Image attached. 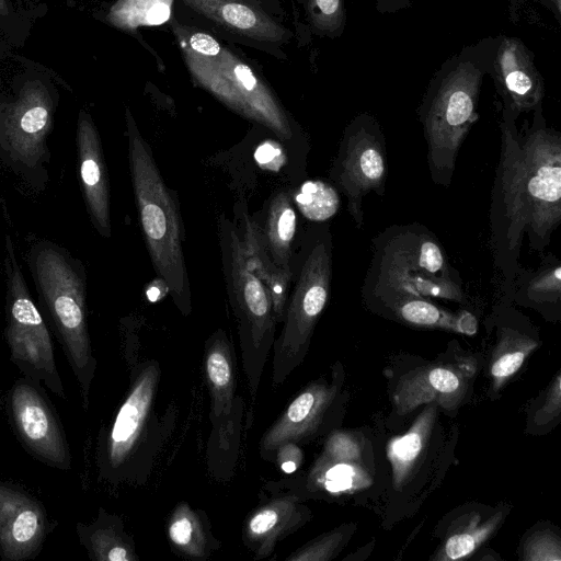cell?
<instances>
[{
  "mask_svg": "<svg viewBox=\"0 0 561 561\" xmlns=\"http://www.w3.org/2000/svg\"><path fill=\"white\" fill-rule=\"evenodd\" d=\"M501 150L490 204V245L502 289L511 297L520 271L524 238L542 252L561 221V135L537 108L534 123L519 133L503 111Z\"/></svg>",
  "mask_w": 561,
  "mask_h": 561,
  "instance_id": "1",
  "label": "cell"
},
{
  "mask_svg": "<svg viewBox=\"0 0 561 561\" xmlns=\"http://www.w3.org/2000/svg\"><path fill=\"white\" fill-rule=\"evenodd\" d=\"M360 293L376 307L402 298L466 301L463 280L443 244L419 222L389 226L373 239Z\"/></svg>",
  "mask_w": 561,
  "mask_h": 561,
  "instance_id": "2",
  "label": "cell"
},
{
  "mask_svg": "<svg viewBox=\"0 0 561 561\" xmlns=\"http://www.w3.org/2000/svg\"><path fill=\"white\" fill-rule=\"evenodd\" d=\"M38 306L62 346L89 407L96 359L88 329V277L83 263L69 250L47 239L32 242L25 257Z\"/></svg>",
  "mask_w": 561,
  "mask_h": 561,
  "instance_id": "3",
  "label": "cell"
},
{
  "mask_svg": "<svg viewBox=\"0 0 561 561\" xmlns=\"http://www.w3.org/2000/svg\"><path fill=\"white\" fill-rule=\"evenodd\" d=\"M125 122L129 172L145 243L153 268L165 282L176 308L188 316L192 310L191 288L179 205L128 107Z\"/></svg>",
  "mask_w": 561,
  "mask_h": 561,
  "instance_id": "4",
  "label": "cell"
},
{
  "mask_svg": "<svg viewBox=\"0 0 561 561\" xmlns=\"http://www.w3.org/2000/svg\"><path fill=\"white\" fill-rule=\"evenodd\" d=\"M50 76L28 67L0 91V168L33 190L49 182L48 137L59 104Z\"/></svg>",
  "mask_w": 561,
  "mask_h": 561,
  "instance_id": "5",
  "label": "cell"
},
{
  "mask_svg": "<svg viewBox=\"0 0 561 561\" xmlns=\"http://www.w3.org/2000/svg\"><path fill=\"white\" fill-rule=\"evenodd\" d=\"M217 231L226 288L238 329L242 367L254 403L262 373L273 348L277 322L270 293L249 268L233 221L220 215Z\"/></svg>",
  "mask_w": 561,
  "mask_h": 561,
  "instance_id": "6",
  "label": "cell"
},
{
  "mask_svg": "<svg viewBox=\"0 0 561 561\" xmlns=\"http://www.w3.org/2000/svg\"><path fill=\"white\" fill-rule=\"evenodd\" d=\"M481 78L471 62L458 64L420 111L428 171L436 185L448 187L453 181L459 149L478 119Z\"/></svg>",
  "mask_w": 561,
  "mask_h": 561,
  "instance_id": "7",
  "label": "cell"
},
{
  "mask_svg": "<svg viewBox=\"0 0 561 561\" xmlns=\"http://www.w3.org/2000/svg\"><path fill=\"white\" fill-rule=\"evenodd\" d=\"M180 49L198 87L239 115L268 128L279 139H293V127L285 110L249 62L224 45L209 56Z\"/></svg>",
  "mask_w": 561,
  "mask_h": 561,
  "instance_id": "8",
  "label": "cell"
},
{
  "mask_svg": "<svg viewBox=\"0 0 561 561\" xmlns=\"http://www.w3.org/2000/svg\"><path fill=\"white\" fill-rule=\"evenodd\" d=\"M332 236L321 227L301 265L288 299L283 329L273 344L272 385L280 386L302 362L331 291L333 271Z\"/></svg>",
  "mask_w": 561,
  "mask_h": 561,
  "instance_id": "9",
  "label": "cell"
},
{
  "mask_svg": "<svg viewBox=\"0 0 561 561\" xmlns=\"http://www.w3.org/2000/svg\"><path fill=\"white\" fill-rule=\"evenodd\" d=\"M5 337L10 359L21 373L59 398H66L57 370L51 335L35 305L19 262L12 237L4 236Z\"/></svg>",
  "mask_w": 561,
  "mask_h": 561,
  "instance_id": "10",
  "label": "cell"
},
{
  "mask_svg": "<svg viewBox=\"0 0 561 561\" xmlns=\"http://www.w3.org/2000/svg\"><path fill=\"white\" fill-rule=\"evenodd\" d=\"M330 179L346 197V207L357 229L364 225V197L386 193L388 159L385 135L377 121L366 114L355 117L344 129Z\"/></svg>",
  "mask_w": 561,
  "mask_h": 561,
  "instance_id": "11",
  "label": "cell"
},
{
  "mask_svg": "<svg viewBox=\"0 0 561 561\" xmlns=\"http://www.w3.org/2000/svg\"><path fill=\"white\" fill-rule=\"evenodd\" d=\"M159 379L157 362L144 363L135 369L125 400L99 438L96 459L104 479L117 482L129 477L148 430Z\"/></svg>",
  "mask_w": 561,
  "mask_h": 561,
  "instance_id": "12",
  "label": "cell"
},
{
  "mask_svg": "<svg viewBox=\"0 0 561 561\" xmlns=\"http://www.w3.org/2000/svg\"><path fill=\"white\" fill-rule=\"evenodd\" d=\"M13 427L24 447L39 461L58 469L71 467L65 432L42 385L22 377L9 393Z\"/></svg>",
  "mask_w": 561,
  "mask_h": 561,
  "instance_id": "13",
  "label": "cell"
},
{
  "mask_svg": "<svg viewBox=\"0 0 561 561\" xmlns=\"http://www.w3.org/2000/svg\"><path fill=\"white\" fill-rule=\"evenodd\" d=\"M219 33L233 41L286 59L284 46L294 33L256 0H182Z\"/></svg>",
  "mask_w": 561,
  "mask_h": 561,
  "instance_id": "14",
  "label": "cell"
},
{
  "mask_svg": "<svg viewBox=\"0 0 561 561\" xmlns=\"http://www.w3.org/2000/svg\"><path fill=\"white\" fill-rule=\"evenodd\" d=\"M48 529L42 504L16 486L0 481V558L9 561L34 558Z\"/></svg>",
  "mask_w": 561,
  "mask_h": 561,
  "instance_id": "15",
  "label": "cell"
},
{
  "mask_svg": "<svg viewBox=\"0 0 561 561\" xmlns=\"http://www.w3.org/2000/svg\"><path fill=\"white\" fill-rule=\"evenodd\" d=\"M76 148L79 182L89 218L95 231L107 239L112 236L108 174L99 130L85 110L78 115Z\"/></svg>",
  "mask_w": 561,
  "mask_h": 561,
  "instance_id": "16",
  "label": "cell"
},
{
  "mask_svg": "<svg viewBox=\"0 0 561 561\" xmlns=\"http://www.w3.org/2000/svg\"><path fill=\"white\" fill-rule=\"evenodd\" d=\"M336 387L323 381L308 385L266 430L260 443L261 456L272 460L275 450L286 444H299L311 437L333 402Z\"/></svg>",
  "mask_w": 561,
  "mask_h": 561,
  "instance_id": "17",
  "label": "cell"
},
{
  "mask_svg": "<svg viewBox=\"0 0 561 561\" xmlns=\"http://www.w3.org/2000/svg\"><path fill=\"white\" fill-rule=\"evenodd\" d=\"M495 79L504 108L513 118L540 107L543 82L525 46L515 38H504L494 62Z\"/></svg>",
  "mask_w": 561,
  "mask_h": 561,
  "instance_id": "18",
  "label": "cell"
},
{
  "mask_svg": "<svg viewBox=\"0 0 561 561\" xmlns=\"http://www.w3.org/2000/svg\"><path fill=\"white\" fill-rule=\"evenodd\" d=\"M234 226L240 236L245 261L251 272L267 288L276 322H283L293 278L273 262L262 228L254 221L243 198L233 206Z\"/></svg>",
  "mask_w": 561,
  "mask_h": 561,
  "instance_id": "19",
  "label": "cell"
},
{
  "mask_svg": "<svg viewBox=\"0 0 561 561\" xmlns=\"http://www.w3.org/2000/svg\"><path fill=\"white\" fill-rule=\"evenodd\" d=\"M308 519L306 507L294 494L274 497L256 507L245 519L242 539L254 559H264L278 541L300 528Z\"/></svg>",
  "mask_w": 561,
  "mask_h": 561,
  "instance_id": "20",
  "label": "cell"
},
{
  "mask_svg": "<svg viewBox=\"0 0 561 561\" xmlns=\"http://www.w3.org/2000/svg\"><path fill=\"white\" fill-rule=\"evenodd\" d=\"M466 389V378L458 369L445 366L422 367L401 377L393 400L400 414L431 402L453 409L460 402Z\"/></svg>",
  "mask_w": 561,
  "mask_h": 561,
  "instance_id": "21",
  "label": "cell"
},
{
  "mask_svg": "<svg viewBox=\"0 0 561 561\" xmlns=\"http://www.w3.org/2000/svg\"><path fill=\"white\" fill-rule=\"evenodd\" d=\"M359 459L360 449L355 439L335 433L327 442L324 453L316 462L310 478L330 493L365 488L370 480Z\"/></svg>",
  "mask_w": 561,
  "mask_h": 561,
  "instance_id": "22",
  "label": "cell"
},
{
  "mask_svg": "<svg viewBox=\"0 0 561 561\" xmlns=\"http://www.w3.org/2000/svg\"><path fill=\"white\" fill-rule=\"evenodd\" d=\"M236 356L226 332L218 329L205 343L204 370L210 394V420L228 415L236 398Z\"/></svg>",
  "mask_w": 561,
  "mask_h": 561,
  "instance_id": "23",
  "label": "cell"
},
{
  "mask_svg": "<svg viewBox=\"0 0 561 561\" xmlns=\"http://www.w3.org/2000/svg\"><path fill=\"white\" fill-rule=\"evenodd\" d=\"M79 540L89 556L98 561H134L137 560L135 547L123 529L118 517L110 515L102 508L98 518L89 524L77 525Z\"/></svg>",
  "mask_w": 561,
  "mask_h": 561,
  "instance_id": "24",
  "label": "cell"
},
{
  "mask_svg": "<svg viewBox=\"0 0 561 561\" xmlns=\"http://www.w3.org/2000/svg\"><path fill=\"white\" fill-rule=\"evenodd\" d=\"M378 308L388 310L405 323L422 328H438L473 335L478 329L476 317L468 310L451 312L433 300L402 298Z\"/></svg>",
  "mask_w": 561,
  "mask_h": 561,
  "instance_id": "25",
  "label": "cell"
},
{
  "mask_svg": "<svg viewBox=\"0 0 561 561\" xmlns=\"http://www.w3.org/2000/svg\"><path fill=\"white\" fill-rule=\"evenodd\" d=\"M175 0H116L102 15V20L129 35L135 36L139 43L154 54L139 36V28L161 26L168 23L173 15Z\"/></svg>",
  "mask_w": 561,
  "mask_h": 561,
  "instance_id": "26",
  "label": "cell"
},
{
  "mask_svg": "<svg viewBox=\"0 0 561 561\" xmlns=\"http://www.w3.org/2000/svg\"><path fill=\"white\" fill-rule=\"evenodd\" d=\"M437 405L436 402H431L405 434L389 442L387 456L392 467L394 488L400 489L404 484L424 449L433 428Z\"/></svg>",
  "mask_w": 561,
  "mask_h": 561,
  "instance_id": "27",
  "label": "cell"
},
{
  "mask_svg": "<svg viewBox=\"0 0 561 561\" xmlns=\"http://www.w3.org/2000/svg\"><path fill=\"white\" fill-rule=\"evenodd\" d=\"M262 230L273 262L293 276L290 260L296 232V213L287 192H278L271 199L265 228Z\"/></svg>",
  "mask_w": 561,
  "mask_h": 561,
  "instance_id": "28",
  "label": "cell"
},
{
  "mask_svg": "<svg viewBox=\"0 0 561 561\" xmlns=\"http://www.w3.org/2000/svg\"><path fill=\"white\" fill-rule=\"evenodd\" d=\"M199 511L180 503L170 516L168 536L182 554L192 559H206L215 549V539Z\"/></svg>",
  "mask_w": 561,
  "mask_h": 561,
  "instance_id": "29",
  "label": "cell"
},
{
  "mask_svg": "<svg viewBox=\"0 0 561 561\" xmlns=\"http://www.w3.org/2000/svg\"><path fill=\"white\" fill-rule=\"evenodd\" d=\"M512 297L534 305H557L561 302V263L552 253L540 266L528 272L520 268L514 284Z\"/></svg>",
  "mask_w": 561,
  "mask_h": 561,
  "instance_id": "30",
  "label": "cell"
},
{
  "mask_svg": "<svg viewBox=\"0 0 561 561\" xmlns=\"http://www.w3.org/2000/svg\"><path fill=\"white\" fill-rule=\"evenodd\" d=\"M538 346L530 336L512 328H502L494 347L490 373L499 389L522 367L526 357Z\"/></svg>",
  "mask_w": 561,
  "mask_h": 561,
  "instance_id": "31",
  "label": "cell"
},
{
  "mask_svg": "<svg viewBox=\"0 0 561 561\" xmlns=\"http://www.w3.org/2000/svg\"><path fill=\"white\" fill-rule=\"evenodd\" d=\"M293 198L301 215L313 222H325L341 207L340 192L323 180L306 181Z\"/></svg>",
  "mask_w": 561,
  "mask_h": 561,
  "instance_id": "32",
  "label": "cell"
},
{
  "mask_svg": "<svg viewBox=\"0 0 561 561\" xmlns=\"http://www.w3.org/2000/svg\"><path fill=\"white\" fill-rule=\"evenodd\" d=\"M41 9L34 0H0V33L10 45H22Z\"/></svg>",
  "mask_w": 561,
  "mask_h": 561,
  "instance_id": "33",
  "label": "cell"
},
{
  "mask_svg": "<svg viewBox=\"0 0 561 561\" xmlns=\"http://www.w3.org/2000/svg\"><path fill=\"white\" fill-rule=\"evenodd\" d=\"M501 519L502 513H497L481 525L477 520H472L463 531L455 534L446 540L437 559L460 560L468 557L491 536Z\"/></svg>",
  "mask_w": 561,
  "mask_h": 561,
  "instance_id": "34",
  "label": "cell"
},
{
  "mask_svg": "<svg viewBox=\"0 0 561 561\" xmlns=\"http://www.w3.org/2000/svg\"><path fill=\"white\" fill-rule=\"evenodd\" d=\"M299 3L304 19L309 26L319 34H335L344 21L342 0H290Z\"/></svg>",
  "mask_w": 561,
  "mask_h": 561,
  "instance_id": "35",
  "label": "cell"
},
{
  "mask_svg": "<svg viewBox=\"0 0 561 561\" xmlns=\"http://www.w3.org/2000/svg\"><path fill=\"white\" fill-rule=\"evenodd\" d=\"M342 533L333 531L308 545L301 547L291 553L286 560L288 561H327L333 557V553L337 549L341 540Z\"/></svg>",
  "mask_w": 561,
  "mask_h": 561,
  "instance_id": "36",
  "label": "cell"
},
{
  "mask_svg": "<svg viewBox=\"0 0 561 561\" xmlns=\"http://www.w3.org/2000/svg\"><path fill=\"white\" fill-rule=\"evenodd\" d=\"M527 560H560V545L553 536L534 537L525 548Z\"/></svg>",
  "mask_w": 561,
  "mask_h": 561,
  "instance_id": "37",
  "label": "cell"
},
{
  "mask_svg": "<svg viewBox=\"0 0 561 561\" xmlns=\"http://www.w3.org/2000/svg\"><path fill=\"white\" fill-rule=\"evenodd\" d=\"M273 458L285 473H293L298 469L304 457L297 444L286 443L275 450Z\"/></svg>",
  "mask_w": 561,
  "mask_h": 561,
  "instance_id": "38",
  "label": "cell"
},
{
  "mask_svg": "<svg viewBox=\"0 0 561 561\" xmlns=\"http://www.w3.org/2000/svg\"><path fill=\"white\" fill-rule=\"evenodd\" d=\"M256 161L263 169L277 171L285 162V154L280 146L274 141L262 144L255 153Z\"/></svg>",
  "mask_w": 561,
  "mask_h": 561,
  "instance_id": "39",
  "label": "cell"
},
{
  "mask_svg": "<svg viewBox=\"0 0 561 561\" xmlns=\"http://www.w3.org/2000/svg\"><path fill=\"white\" fill-rule=\"evenodd\" d=\"M560 375L556 377V380L550 388L548 397L546 398V403L542 405L538 413L536 414V422L539 424L547 423L553 416L558 415L560 412L561 404V392H560Z\"/></svg>",
  "mask_w": 561,
  "mask_h": 561,
  "instance_id": "40",
  "label": "cell"
},
{
  "mask_svg": "<svg viewBox=\"0 0 561 561\" xmlns=\"http://www.w3.org/2000/svg\"><path fill=\"white\" fill-rule=\"evenodd\" d=\"M550 1L553 4L556 11L558 13H560V11H561V0H550Z\"/></svg>",
  "mask_w": 561,
  "mask_h": 561,
  "instance_id": "41",
  "label": "cell"
}]
</instances>
